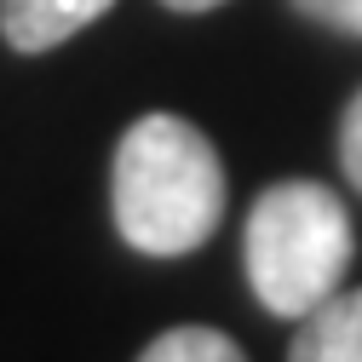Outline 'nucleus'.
I'll return each mask as SVG.
<instances>
[{
  "instance_id": "1",
  "label": "nucleus",
  "mask_w": 362,
  "mask_h": 362,
  "mask_svg": "<svg viewBox=\"0 0 362 362\" xmlns=\"http://www.w3.org/2000/svg\"><path fill=\"white\" fill-rule=\"evenodd\" d=\"M115 230L150 253L178 259L196 253L224 218V167L202 127L185 115H144L127 127L110 167Z\"/></svg>"
},
{
  "instance_id": "2",
  "label": "nucleus",
  "mask_w": 362,
  "mask_h": 362,
  "mask_svg": "<svg viewBox=\"0 0 362 362\" xmlns=\"http://www.w3.org/2000/svg\"><path fill=\"white\" fill-rule=\"evenodd\" d=\"M247 282L270 316H299L316 310L345 288V270L356 259L351 213L345 202L316 185V178H282L270 185L247 213Z\"/></svg>"
},
{
  "instance_id": "3",
  "label": "nucleus",
  "mask_w": 362,
  "mask_h": 362,
  "mask_svg": "<svg viewBox=\"0 0 362 362\" xmlns=\"http://www.w3.org/2000/svg\"><path fill=\"white\" fill-rule=\"evenodd\" d=\"M110 6L115 0H0V35L18 52H52Z\"/></svg>"
},
{
  "instance_id": "4",
  "label": "nucleus",
  "mask_w": 362,
  "mask_h": 362,
  "mask_svg": "<svg viewBox=\"0 0 362 362\" xmlns=\"http://www.w3.org/2000/svg\"><path fill=\"white\" fill-rule=\"evenodd\" d=\"M288 362H362V288H339L299 316Z\"/></svg>"
},
{
  "instance_id": "5",
  "label": "nucleus",
  "mask_w": 362,
  "mask_h": 362,
  "mask_svg": "<svg viewBox=\"0 0 362 362\" xmlns=\"http://www.w3.org/2000/svg\"><path fill=\"white\" fill-rule=\"evenodd\" d=\"M139 362H247L242 345L218 328H167L161 339L144 345Z\"/></svg>"
},
{
  "instance_id": "6",
  "label": "nucleus",
  "mask_w": 362,
  "mask_h": 362,
  "mask_svg": "<svg viewBox=\"0 0 362 362\" xmlns=\"http://www.w3.org/2000/svg\"><path fill=\"white\" fill-rule=\"evenodd\" d=\"M293 6L322 23V29H339V35H356L362 40V0H293Z\"/></svg>"
},
{
  "instance_id": "7",
  "label": "nucleus",
  "mask_w": 362,
  "mask_h": 362,
  "mask_svg": "<svg viewBox=\"0 0 362 362\" xmlns=\"http://www.w3.org/2000/svg\"><path fill=\"white\" fill-rule=\"evenodd\" d=\"M339 167H345V178L362 190V93L351 98V110H345V121H339Z\"/></svg>"
},
{
  "instance_id": "8",
  "label": "nucleus",
  "mask_w": 362,
  "mask_h": 362,
  "mask_svg": "<svg viewBox=\"0 0 362 362\" xmlns=\"http://www.w3.org/2000/svg\"><path fill=\"white\" fill-rule=\"evenodd\" d=\"M161 6H173V12H213V6H224V0H161Z\"/></svg>"
}]
</instances>
